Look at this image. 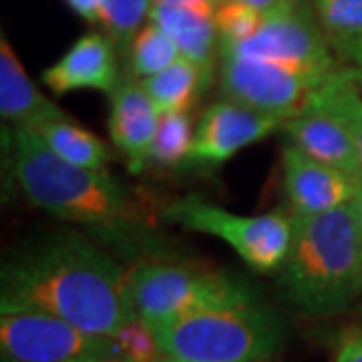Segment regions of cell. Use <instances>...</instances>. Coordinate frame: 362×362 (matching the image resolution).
Segmentation results:
<instances>
[{
  "label": "cell",
  "mask_w": 362,
  "mask_h": 362,
  "mask_svg": "<svg viewBox=\"0 0 362 362\" xmlns=\"http://www.w3.org/2000/svg\"><path fill=\"white\" fill-rule=\"evenodd\" d=\"M153 362H183V361H177V358H171V356H165V354H159L156 361Z\"/></svg>",
  "instance_id": "32"
},
{
  "label": "cell",
  "mask_w": 362,
  "mask_h": 362,
  "mask_svg": "<svg viewBox=\"0 0 362 362\" xmlns=\"http://www.w3.org/2000/svg\"><path fill=\"white\" fill-rule=\"evenodd\" d=\"M240 2H244L247 6L256 8L264 16H268V14L280 13V11H286V8L294 6L298 0H240Z\"/></svg>",
  "instance_id": "27"
},
{
  "label": "cell",
  "mask_w": 362,
  "mask_h": 362,
  "mask_svg": "<svg viewBox=\"0 0 362 362\" xmlns=\"http://www.w3.org/2000/svg\"><path fill=\"white\" fill-rule=\"evenodd\" d=\"M42 141L65 161L78 165V168L105 171L107 163L111 161V153L105 143L85 127H81L73 117L57 119L35 127Z\"/></svg>",
  "instance_id": "19"
},
{
  "label": "cell",
  "mask_w": 362,
  "mask_h": 362,
  "mask_svg": "<svg viewBox=\"0 0 362 362\" xmlns=\"http://www.w3.org/2000/svg\"><path fill=\"white\" fill-rule=\"evenodd\" d=\"M352 129H354L356 157H358V173H361V180H362V107H361V111L356 113V117H354V125H352Z\"/></svg>",
  "instance_id": "29"
},
{
  "label": "cell",
  "mask_w": 362,
  "mask_h": 362,
  "mask_svg": "<svg viewBox=\"0 0 362 362\" xmlns=\"http://www.w3.org/2000/svg\"><path fill=\"white\" fill-rule=\"evenodd\" d=\"M352 209H354V214H356V220L361 223L362 230V181L361 185H358V192H356L354 199H352Z\"/></svg>",
  "instance_id": "30"
},
{
  "label": "cell",
  "mask_w": 362,
  "mask_h": 362,
  "mask_svg": "<svg viewBox=\"0 0 362 362\" xmlns=\"http://www.w3.org/2000/svg\"><path fill=\"white\" fill-rule=\"evenodd\" d=\"M220 42L233 45L250 39L262 25L264 14L240 0H221L214 11Z\"/></svg>",
  "instance_id": "23"
},
{
  "label": "cell",
  "mask_w": 362,
  "mask_h": 362,
  "mask_svg": "<svg viewBox=\"0 0 362 362\" xmlns=\"http://www.w3.org/2000/svg\"><path fill=\"white\" fill-rule=\"evenodd\" d=\"M13 143L14 180L35 207L57 220L103 230L137 220L139 209L115 175L69 163L28 127H16Z\"/></svg>",
  "instance_id": "3"
},
{
  "label": "cell",
  "mask_w": 362,
  "mask_h": 362,
  "mask_svg": "<svg viewBox=\"0 0 362 362\" xmlns=\"http://www.w3.org/2000/svg\"><path fill=\"white\" fill-rule=\"evenodd\" d=\"M284 117L262 113L233 101L209 105L195 125L189 159L197 165H220L247 145L284 127Z\"/></svg>",
  "instance_id": "11"
},
{
  "label": "cell",
  "mask_w": 362,
  "mask_h": 362,
  "mask_svg": "<svg viewBox=\"0 0 362 362\" xmlns=\"http://www.w3.org/2000/svg\"><path fill=\"white\" fill-rule=\"evenodd\" d=\"M115 338L121 346V352L125 356H129L131 361L153 362L161 354L151 326L143 322L141 318L127 324Z\"/></svg>",
  "instance_id": "24"
},
{
  "label": "cell",
  "mask_w": 362,
  "mask_h": 362,
  "mask_svg": "<svg viewBox=\"0 0 362 362\" xmlns=\"http://www.w3.org/2000/svg\"><path fill=\"white\" fill-rule=\"evenodd\" d=\"M181 57L177 45L161 26L147 23L141 26L129 51V71L133 78L153 77L165 71Z\"/></svg>",
  "instance_id": "20"
},
{
  "label": "cell",
  "mask_w": 362,
  "mask_h": 362,
  "mask_svg": "<svg viewBox=\"0 0 362 362\" xmlns=\"http://www.w3.org/2000/svg\"><path fill=\"white\" fill-rule=\"evenodd\" d=\"M361 107V77L356 71L340 65L308 93L296 115L286 119V135L306 156L361 180L352 129Z\"/></svg>",
  "instance_id": "6"
},
{
  "label": "cell",
  "mask_w": 362,
  "mask_h": 362,
  "mask_svg": "<svg viewBox=\"0 0 362 362\" xmlns=\"http://www.w3.org/2000/svg\"><path fill=\"white\" fill-rule=\"evenodd\" d=\"M320 83L324 81L294 69L220 54L221 95L262 113L290 119Z\"/></svg>",
  "instance_id": "10"
},
{
  "label": "cell",
  "mask_w": 362,
  "mask_h": 362,
  "mask_svg": "<svg viewBox=\"0 0 362 362\" xmlns=\"http://www.w3.org/2000/svg\"><path fill=\"white\" fill-rule=\"evenodd\" d=\"M151 0H99L101 25L107 37L115 42L121 57H129L131 45L149 16Z\"/></svg>",
  "instance_id": "21"
},
{
  "label": "cell",
  "mask_w": 362,
  "mask_h": 362,
  "mask_svg": "<svg viewBox=\"0 0 362 362\" xmlns=\"http://www.w3.org/2000/svg\"><path fill=\"white\" fill-rule=\"evenodd\" d=\"M137 314L151 328L197 312L258 300V292L230 272L192 264L143 262L129 272Z\"/></svg>",
  "instance_id": "5"
},
{
  "label": "cell",
  "mask_w": 362,
  "mask_h": 362,
  "mask_svg": "<svg viewBox=\"0 0 362 362\" xmlns=\"http://www.w3.org/2000/svg\"><path fill=\"white\" fill-rule=\"evenodd\" d=\"M194 123L189 113H168L159 119L149 163L175 168L189 159L194 145Z\"/></svg>",
  "instance_id": "22"
},
{
  "label": "cell",
  "mask_w": 362,
  "mask_h": 362,
  "mask_svg": "<svg viewBox=\"0 0 362 362\" xmlns=\"http://www.w3.org/2000/svg\"><path fill=\"white\" fill-rule=\"evenodd\" d=\"M0 113L16 127L28 129L69 117L40 93L4 35L0 39Z\"/></svg>",
  "instance_id": "15"
},
{
  "label": "cell",
  "mask_w": 362,
  "mask_h": 362,
  "mask_svg": "<svg viewBox=\"0 0 362 362\" xmlns=\"http://www.w3.org/2000/svg\"><path fill=\"white\" fill-rule=\"evenodd\" d=\"M0 304V310L45 312L99 337L115 338L139 318L129 272L75 232L14 254L2 268Z\"/></svg>",
  "instance_id": "1"
},
{
  "label": "cell",
  "mask_w": 362,
  "mask_h": 362,
  "mask_svg": "<svg viewBox=\"0 0 362 362\" xmlns=\"http://www.w3.org/2000/svg\"><path fill=\"white\" fill-rule=\"evenodd\" d=\"M361 310H362V308H361Z\"/></svg>",
  "instance_id": "33"
},
{
  "label": "cell",
  "mask_w": 362,
  "mask_h": 362,
  "mask_svg": "<svg viewBox=\"0 0 362 362\" xmlns=\"http://www.w3.org/2000/svg\"><path fill=\"white\" fill-rule=\"evenodd\" d=\"M312 6L337 61L362 81V0H312Z\"/></svg>",
  "instance_id": "18"
},
{
  "label": "cell",
  "mask_w": 362,
  "mask_h": 362,
  "mask_svg": "<svg viewBox=\"0 0 362 362\" xmlns=\"http://www.w3.org/2000/svg\"><path fill=\"white\" fill-rule=\"evenodd\" d=\"M220 54L294 69L318 81H326L340 66L308 0H298L286 11L264 16L250 39L233 45L220 42Z\"/></svg>",
  "instance_id": "8"
},
{
  "label": "cell",
  "mask_w": 362,
  "mask_h": 362,
  "mask_svg": "<svg viewBox=\"0 0 362 362\" xmlns=\"http://www.w3.org/2000/svg\"><path fill=\"white\" fill-rule=\"evenodd\" d=\"M163 218L185 230L220 238L259 274L278 272L292 240V214L272 211L262 216H240L197 195H185L171 202L163 209Z\"/></svg>",
  "instance_id": "7"
},
{
  "label": "cell",
  "mask_w": 362,
  "mask_h": 362,
  "mask_svg": "<svg viewBox=\"0 0 362 362\" xmlns=\"http://www.w3.org/2000/svg\"><path fill=\"white\" fill-rule=\"evenodd\" d=\"M159 352L183 362H268L288 326L272 306L250 300L153 326Z\"/></svg>",
  "instance_id": "4"
},
{
  "label": "cell",
  "mask_w": 362,
  "mask_h": 362,
  "mask_svg": "<svg viewBox=\"0 0 362 362\" xmlns=\"http://www.w3.org/2000/svg\"><path fill=\"white\" fill-rule=\"evenodd\" d=\"M2 362H95L121 352L113 337L85 332L57 316L35 310H2Z\"/></svg>",
  "instance_id": "9"
},
{
  "label": "cell",
  "mask_w": 362,
  "mask_h": 362,
  "mask_svg": "<svg viewBox=\"0 0 362 362\" xmlns=\"http://www.w3.org/2000/svg\"><path fill=\"white\" fill-rule=\"evenodd\" d=\"M95 362H135V361H131L129 356H125L123 352H117V354L103 356V358H99V361H95Z\"/></svg>",
  "instance_id": "31"
},
{
  "label": "cell",
  "mask_w": 362,
  "mask_h": 362,
  "mask_svg": "<svg viewBox=\"0 0 362 362\" xmlns=\"http://www.w3.org/2000/svg\"><path fill=\"white\" fill-rule=\"evenodd\" d=\"M276 284L294 310L328 316L362 294V230L352 204L292 216V240Z\"/></svg>",
  "instance_id": "2"
},
{
  "label": "cell",
  "mask_w": 362,
  "mask_h": 362,
  "mask_svg": "<svg viewBox=\"0 0 362 362\" xmlns=\"http://www.w3.org/2000/svg\"><path fill=\"white\" fill-rule=\"evenodd\" d=\"M282 171L292 216H318L352 204L362 181L306 156L292 143L282 151Z\"/></svg>",
  "instance_id": "12"
},
{
  "label": "cell",
  "mask_w": 362,
  "mask_h": 362,
  "mask_svg": "<svg viewBox=\"0 0 362 362\" xmlns=\"http://www.w3.org/2000/svg\"><path fill=\"white\" fill-rule=\"evenodd\" d=\"M69 8L75 14H78L83 21H87L90 25L101 21V13H99V0H65Z\"/></svg>",
  "instance_id": "26"
},
{
  "label": "cell",
  "mask_w": 362,
  "mask_h": 362,
  "mask_svg": "<svg viewBox=\"0 0 362 362\" xmlns=\"http://www.w3.org/2000/svg\"><path fill=\"white\" fill-rule=\"evenodd\" d=\"M153 4H173V6H197V8H207L216 11V6L221 0H151Z\"/></svg>",
  "instance_id": "28"
},
{
  "label": "cell",
  "mask_w": 362,
  "mask_h": 362,
  "mask_svg": "<svg viewBox=\"0 0 362 362\" xmlns=\"http://www.w3.org/2000/svg\"><path fill=\"white\" fill-rule=\"evenodd\" d=\"M119 51L115 42L101 33H87L49 69L42 71V83L54 93L95 89L113 93L119 85Z\"/></svg>",
  "instance_id": "14"
},
{
  "label": "cell",
  "mask_w": 362,
  "mask_h": 362,
  "mask_svg": "<svg viewBox=\"0 0 362 362\" xmlns=\"http://www.w3.org/2000/svg\"><path fill=\"white\" fill-rule=\"evenodd\" d=\"M334 362H362V328H349L340 334Z\"/></svg>",
  "instance_id": "25"
},
{
  "label": "cell",
  "mask_w": 362,
  "mask_h": 362,
  "mask_svg": "<svg viewBox=\"0 0 362 362\" xmlns=\"http://www.w3.org/2000/svg\"><path fill=\"white\" fill-rule=\"evenodd\" d=\"M149 23L161 26L177 45L181 57L216 75V59L220 57V35L214 21V11L197 6L153 4Z\"/></svg>",
  "instance_id": "16"
},
{
  "label": "cell",
  "mask_w": 362,
  "mask_h": 362,
  "mask_svg": "<svg viewBox=\"0 0 362 362\" xmlns=\"http://www.w3.org/2000/svg\"><path fill=\"white\" fill-rule=\"evenodd\" d=\"M214 81V73H207L189 59L180 57L165 71L139 81L143 90L156 105L159 115L189 113L197 99L206 93Z\"/></svg>",
  "instance_id": "17"
},
{
  "label": "cell",
  "mask_w": 362,
  "mask_h": 362,
  "mask_svg": "<svg viewBox=\"0 0 362 362\" xmlns=\"http://www.w3.org/2000/svg\"><path fill=\"white\" fill-rule=\"evenodd\" d=\"M109 97L111 141L123 153L131 173H141L149 163L161 115L143 90L141 83L133 77H121Z\"/></svg>",
  "instance_id": "13"
}]
</instances>
